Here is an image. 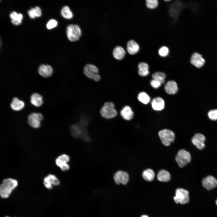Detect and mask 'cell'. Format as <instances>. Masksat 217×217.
Wrapping results in <instances>:
<instances>
[{
    "label": "cell",
    "instance_id": "10",
    "mask_svg": "<svg viewBox=\"0 0 217 217\" xmlns=\"http://www.w3.org/2000/svg\"><path fill=\"white\" fill-rule=\"evenodd\" d=\"M190 62L193 66L197 68H200L204 66L206 61L200 54L195 52L192 54Z\"/></svg>",
    "mask_w": 217,
    "mask_h": 217
},
{
    "label": "cell",
    "instance_id": "28",
    "mask_svg": "<svg viewBox=\"0 0 217 217\" xmlns=\"http://www.w3.org/2000/svg\"><path fill=\"white\" fill-rule=\"evenodd\" d=\"M138 99L140 102L145 104L148 103L150 100L149 96L144 92H140L138 94Z\"/></svg>",
    "mask_w": 217,
    "mask_h": 217
},
{
    "label": "cell",
    "instance_id": "1",
    "mask_svg": "<svg viewBox=\"0 0 217 217\" xmlns=\"http://www.w3.org/2000/svg\"><path fill=\"white\" fill-rule=\"evenodd\" d=\"M17 184V181L15 179L8 178L4 179L0 186L1 197L3 198H8Z\"/></svg>",
    "mask_w": 217,
    "mask_h": 217
},
{
    "label": "cell",
    "instance_id": "15",
    "mask_svg": "<svg viewBox=\"0 0 217 217\" xmlns=\"http://www.w3.org/2000/svg\"><path fill=\"white\" fill-rule=\"evenodd\" d=\"M140 46L135 41L131 40L129 41L127 45V49L128 53L131 55L137 53L140 49Z\"/></svg>",
    "mask_w": 217,
    "mask_h": 217
},
{
    "label": "cell",
    "instance_id": "7",
    "mask_svg": "<svg viewBox=\"0 0 217 217\" xmlns=\"http://www.w3.org/2000/svg\"><path fill=\"white\" fill-rule=\"evenodd\" d=\"M174 199L177 204H184L188 203L189 201V192L183 188H177Z\"/></svg>",
    "mask_w": 217,
    "mask_h": 217
},
{
    "label": "cell",
    "instance_id": "23",
    "mask_svg": "<svg viewBox=\"0 0 217 217\" xmlns=\"http://www.w3.org/2000/svg\"><path fill=\"white\" fill-rule=\"evenodd\" d=\"M155 176L154 171L150 168L144 170L142 172V176L146 181L150 182L153 181Z\"/></svg>",
    "mask_w": 217,
    "mask_h": 217
},
{
    "label": "cell",
    "instance_id": "36",
    "mask_svg": "<svg viewBox=\"0 0 217 217\" xmlns=\"http://www.w3.org/2000/svg\"><path fill=\"white\" fill-rule=\"evenodd\" d=\"M34 9L36 13V17H40L42 15V11L40 8L38 6H36L34 8Z\"/></svg>",
    "mask_w": 217,
    "mask_h": 217
},
{
    "label": "cell",
    "instance_id": "35",
    "mask_svg": "<svg viewBox=\"0 0 217 217\" xmlns=\"http://www.w3.org/2000/svg\"><path fill=\"white\" fill-rule=\"evenodd\" d=\"M28 14L30 17L32 19H34L36 17L34 8H32L29 10Z\"/></svg>",
    "mask_w": 217,
    "mask_h": 217
},
{
    "label": "cell",
    "instance_id": "34",
    "mask_svg": "<svg viewBox=\"0 0 217 217\" xmlns=\"http://www.w3.org/2000/svg\"><path fill=\"white\" fill-rule=\"evenodd\" d=\"M150 83L152 87L156 89L159 87L162 84L158 81L153 79L151 80Z\"/></svg>",
    "mask_w": 217,
    "mask_h": 217
},
{
    "label": "cell",
    "instance_id": "27",
    "mask_svg": "<svg viewBox=\"0 0 217 217\" xmlns=\"http://www.w3.org/2000/svg\"><path fill=\"white\" fill-rule=\"evenodd\" d=\"M61 14L63 17L66 19H71L73 16L72 12L68 6H64L62 7L61 11Z\"/></svg>",
    "mask_w": 217,
    "mask_h": 217
},
{
    "label": "cell",
    "instance_id": "26",
    "mask_svg": "<svg viewBox=\"0 0 217 217\" xmlns=\"http://www.w3.org/2000/svg\"><path fill=\"white\" fill-rule=\"evenodd\" d=\"M55 162L56 165L59 167L62 171H65L70 169V165L68 164V162L58 157L55 159Z\"/></svg>",
    "mask_w": 217,
    "mask_h": 217
},
{
    "label": "cell",
    "instance_id": "2",
    "mask_svg": "<svg viewBox=\"0 0 217 217\" xmlns=\"http://www.w3.org/2000/svg\"><path fill=\"white\" fill-rule=\"evenodd\" d=\"M100 113L103 118L109 119L115 117L118 113L114 104L108 101L104 103L100 110Z\"/></svg>",
    "mask_w": 217,
    "mask_h": 217
},
{
    "label": "cell",
    "instance_id": "8",
    "mask_svg": "<svg viewBox=\"0 0 217 217\" xmlns=\"http://www.w3.org/2000/svg\"><path fill=\"white\" fill-rule=\"evenodd\" d=\"M43 119L42 115L40 113L33 112L30 114L28 116L27 122L32 127L37 128L41 125V121Z\"/></svg>",
    "mask_w": 217,
    "mask_h": 217
},
{
    "label": "cell",
    "instance_id": "14",
    "mask_svg": "<svg viewBox=\"0 0 217 217\" xmlns=\"http://www.w3.org/2000/svg\"><path fill=\"white\" fill-rule=\"evenodd\" d=\"M52 68L49 65L41 64L39 67L38 72L42 77H47L51 76L53 73Z\"/></svg>",
    "mask_w": 217,
    "mask_h": 217
},
{
    "label": "cell",
    "instance_id": "4",
    "mask_svg": "<svg viewBox=\"0 0 217 217\" xmlns=\"http://www.w3.org/2000/svg\"><path fill=\"white\" fill-rule=\"evenodd\" d=\"M159 136L162 143L164 146H168L173 142L175 138V135L172 131L165 129L159 131Z\"/></svg>",
    "mask_w": 217,
    "mask_h": 217
},
{
    "label": "cell",
    "instance_id": "29",
    "mask_svg": "<svg viewBox=\"0 0 217 217\" xmlns=\"http://www.w3.org/2000/svg\"><path fill=\"white\" fill-rule=\"evenodd\" d=\"M152 77L153 79L158 81L162 84L164 82L166 77L165 74L163 73L160 72L154 73L152 74Z\"/></svg>",
    "mask_w": 217,
    "mask_h": 217
},
{
    "label": "cell",
    "instance_id": "38",
    "mask_svg": "<svg viewBox=\"0 0 217 217\" xmlns=\"http://www.w3.org/2000/svg\"><path fill=\"white\" fill-rule=\"evenodd\" d=\"M165 2H169V1H171V0H165Z\"/></svg>",
    "mask_w": 217,
    "mask_h": 217
},
{
    "label": "cell",
    "instance_id": "5",
    "mask_svg": "<svg viewBox=\"0 0 217 217\" xmlns=\"http://www.w3.org/2000/svg\"><path fill=\"white\" fill-rule=\"evenodd\" d=\"M66 34L69 40L72 42L79 39L82 32L80 27L76 24H70L67 27Z\"/></svg>",
    "mask_w": 217,
    "mask_h": 217
},
{
    "label": "cell",
    "instance_id": "37",
    "mask_svg": "<svg viewBox=\"0 0 217 217\" xmlns=\"http://www.w3.org/2000/svg\"><path fill=\"white\" fill-rule=\"evenodd\" d=\"M140 217H149L146 215H142Z\"/></svg>",
    "mask_w": 217,
    "mask_h": 217
},
{
    "label": "cell",
    "instance_id": "6",
    "mask_svg": "<svg viewBox=\"0 0 217 217\" xmlns=\"http://www.w3.org/2000/svg\"><path fill=\"white\" fill-rule=\"evenodd\" d=\"M175 159L179 166L183 168L190 162L191 156L189 152L184 149H181L178 152Z\"/></svg>",
    "mask_w": 217,
    "mask_h": 217
},
{
    "label": "cell",
    "instance_id": "13",
    "mask_svg": "<svg viewBox=\"0 0 217 217\" xmlns=\"http://www.w3.org/2000/svg\"><path fill=\"white\" fill-rule=\"evenodd\" d=\"M205 137L203 134L197 133L192 138L191 141L192 143L199 149H203L205 146L204 141Z\"/></svg>",
    "mask_w": 217,
    "mask_h": 217
},
{
    "label": "cell",
    "instance_id": "25",
    "mask_svg": "<svg viewBox=\"0 0 217 217\" xmlns=\"http://www.w3.org/2000/svg\"><path fill=\"white\" fill-rule=\"evenodd\" d=\"M138 73L140 75L144 77L149 74V66L148 64L145 62H140L138 65Z\"/></svg>",
    "mask_w": 217,
    "mask_h": 217
},
{
    "label": "cell",
    "instance_id": "21",
    "mask_svg": "<svg viewBox=\"0 0 217 217\" xmlns=\"http://www.w3.org/2000/svg\"><path fill=\"white\" fill-rule=\"evenodd\" d=\"M30 99L31 103L36 107H39L43 104L42 97L38 93H33Z\"/></svg>",
    "mask_w": 217,
    "mask_h": 217
},
{
    "label": "cell",
    "instance_id": "16",
    "mask_svg": "<svg viewBox=\"0 0 217 217\" xmlns=\"http://www.w3.org/2000/svg\"><path fill=\"white\" fill-rule=\"evenodd\" d=\"M165 91L168 94L172 95L175 94L178 90L176 83L173 80H170L166 83L164 87Z\"/></svg>",
    "mask_w": 217,
    "mask_h": 217
},
{
    "label": "cell",
    "instance_id": "19",
    "mask_svg": "<svg viewBox=\"0 0 217 217\" xmlns=\"http://www.w3.org/2000/svg\"><path fill=\"white\" fill-rule=\"evenodd\" d=\"M24 102L19 99L16 97L13 98L10 104L11 108L15 111H19L21 110L24 107Z\"/></svg>",
    "mask_w": 217,
    "mask_h": 217
},
{
    "label": "cell",
    "instance_id": "32",
    "mask_svg": "<svg viewBox=\"0 0 217 217\" xmlns=\"http://www.w3.org/2000/svg\"><path fill=\"white\" fill-rule=\"evenodd\" d=\"M58 22L55 20H50L46 24V27L48 29H51L56 27L58 25Z\"/></svg>",
    "mask_w": 217,
    "mask_h": 217
},
{
    "label": "cell",
    "instance_id": "12",
    "mask_svg": "<svg viewBox=\"0 0 217 217\" xmlns=\"http://www.w3.org/2000/svg\"><path fill=\"white\" fill-rule=\"evenodd\" d=\"M202 184L204 188L210 190L217 186V180L213 176L209 175L203 178Z\"/></svg>",
    "mask_w": 217,
    "mask_h": 217
},
{
    "label": "cell",
    "instance_id": "40",
    "mask_svg": "<svg viewBox=\"0 0 217 217\" xmlns=\"http://www.w3.org/2000/svg\"><path fill=\"white\" fill-rule=\"evenodd\" d=\"M5 217H9V216H6Z\"/></svg>",
    "mask_w": 217,
    "mask_h": 217
},
{
    "label": "cell",
    "instance_id": "17",
    "mask_svg": "<svg viewBox=\"0 0 217 217\" xmlns=\"http://www.w3.org/2000/svg\"><path fill=\"white\" fill-rule=\"evenodd\" d=\"M120 115L124 119L129 121L132 119L134 113L131 108L129 106H125L120 111Z\"/></svg>",
    "mask_w": 217,
    "mask_h": 217
},
{
    "label": "cell",
    "instance_id": "11",
    "mask_svg": "<svg viewBox=\"0 0 217 217\" xmlns=\"http://www.w3.org/2000/svg\"><path fill=\"white\" fill-rule=\"evenodd\" d=\"M44 184L45 187L48 189H51L52 186H58L60 183V181L56 176L52 174H49L44 179Z\"/></svg>",
    "mask_w": 217,
    "mask_h": 217
},
{
    "label": "cell",
    "instance_id": "22",
    "mask_svg": "<svg viewBox=\"0 0 217 217\" xmlns=\"http://www.w3.org/2000/svg\"><path fill=\"white\" fill-rule=\"evenodd\" d=\"M125 54V50L122 47L120 46L115 47L113 51V57L118 60L122 59L124 57Z\"/></svg>",
    "mask_w": 217,
    "mask_h": 217
},
{
    "label": "cell",
    "instance_id": "20",
    "mask_svg": "<svg viewBox=\"0 0 217 217\" xmlns=\"http://www.w3.org/2000/svg\"><path fill=\"white\" fill-rule=\"evenodd\" d=\"M157 178L160 181L167 182L170 181L171 175L168 171L164 169H162L158 172Z\"/></svg>",
    "mask_w": 217,
    "mask_h": 217
},
{
    "label": "cell",
    "instance_id": "9",
    "mask_svg": "<svg viewBox=\"0 0 217 217\" xmlns=\"http://www.w3.org/2000/svg\"><path fill=\"white\" fill-rule=\"evenodd\" d=\"M113 178L115 182L117 184H126L128 182L129 177L128 173L125 171L119 170L114 175Z\"/></svg>",
    "mask_w": 217,
    "mask_h": 217
},
{
    "label": "cell",
    "instance_id": "31",
    "mask_svg": "<svg viewBox=\"0 0 217 217\" xmlns=\"http://www.w3.org/2000/svg\"><path fill=\"white\" fill-rule=\"evenodd\" d=\"M169 52L168 48L165 46L161 47L158 51L159 55L162 57L166 56L168 55Z\"/></svg>",
    "mask_w": 217,
    "mask_h": 217
},
{
    "label": "cell",
    "instance_id": "33",
    "mask_svg": "<svg viewBox=\"0 0 217 217\" xmlns=\"http://www.w3.org/2000/svg\"><path fill=\"white\" fill-rule=\"evenodd\" d=\"M208 116L211 120L215 121L217 120V109L210 111L208 113Z\"/></svg>",
    "mask_w": 217,
    "mask_h": 217
},
{
    "label": "cell",
    "instance_id": "3",
    "mask_svg": "<svg viewBox=\"0 0 217 217\" xmlns=\"http://www.w3.org/2000/svg\"><path fill=\"white\" fill-rule=\"evenodd\" d=\"M83 72L87 77L95 81L98 82L101 80V76L99 74V70L94 64H86L83 68Z\"/></svg>",
    "mask_w": 217,
    "mask_h": 217
},
{
    "label": "cell",
    "instance_id": "30",
    "mask_svg": "<svg viewBox=\"0 0 217 217\" xmlns=\"http://www.w3.org/2000/svg\"><path fill=\"white\" fill-rule=\"evenodd\" d=\"M146 5L150 9H154L156 8L158 5V2L157 0H146Z\"/></svg>",
    "mask_w": 217,
    "mask_h": 217
},
{
    "label": "cell",
    "instance_id": "39",
    "mask_svg": "<svg viewBox=\"0 0 217 217\" xmlns=\"http://www.w3.org/2000/svg\"><path fill=\"white\" fill-rule=\"evenodd\" d=\"M215 203H216V205H217V199H216V201H215Z\"/></svg>",
    "mask_w": 217,
    "mask_h": 217
},
{
    "label": "cell",
    "instance_id": "18",
    "mask_svg": "<svg viewBox=\"0 0 217 217\" xmlns=\"http://www.w3.org/2000/svg\"><path fill=\"white\" fill-rule=\"evenodd\" d=\"M151 104L153 109L156 111L162 110L165 106L164 100L160 97L154 98L152 101Z\"/></svg>",
    "mask_w": 217,
    "mask_h": 217
},
{
    "label": "cell",
    "instance_id": "24",
    "mask_svg": "<svg viewBox=\"0 0 217 217\" xmlns=\"http://www.w3.org/2000/svg\"><path fill=\"white\" fill-rule=\"evenodd\" d=\"M11 19V22L14 25H18L21 24L23 19V16L20 13H17L16 12H12L10 14Z\"/></svg>",
    "mask_w": 217,
    "mask_h": 217
}]
</instances>
